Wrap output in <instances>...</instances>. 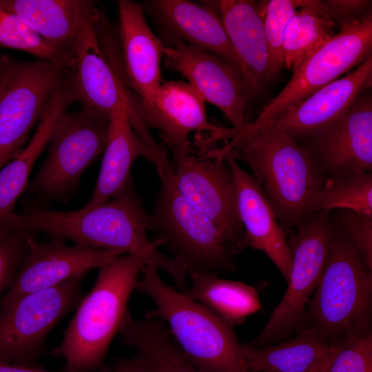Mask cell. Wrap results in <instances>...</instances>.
<instances>
[{"label": "cell", "instance_id": "6da1fadb", "mask_svg": "<svg viewBox=\"0 0 372 372\" xmlns=\"http://www.w3.org/2000/svg\"><path fill=\"white\" fill-rule=\"evenodd\" d=\"M10 219L33 234L41 232L79 246L135 256L145 264L156 265L173 280L182 273L180 265L148 236V214L132 185L118 196L88 209L56 211L25 202L22 210Z\"/></svg>", "mask_w": 372, "mask_h": 372}, {"label": "cell", "instance_id": "7a4b0ae2", "mask_svg": "<svg viewBox=\"0 0 372 372\" xmlns=\"http://www.w3.org/2000/svg\"><path fill=\"white\" fill-rule=\"evenodd\" d=\"M145 264L123 254L99 268L94 287L81 300L61 342L50 351L64 360L65 372L105 371L107 350L119 333Z\"/></svg>", "mask_w": 372, "mask_h": 372}, {"label": "cell", "instance_id": "3957f363", "mask_svg": "<svg viewBox=\"0 0 372 372\" xmlns=\"http://www.w3.org/2000/svg\"><path fill=\"white\" fill-rule=\"evenodd\" d=\"M153 264H145L136 289L147 296L154 309L147 315L167 324L186 358L202 372H250L245 345L212 310L169 285Z\"/></svg>", "mask_w": 372, "mask_h": 372}, {"label": "cell", "instance_id": "277c9868", "mask_svg": "<svg viewBox=\"0 0 372 372\" xmlns=\"http://www.w3.org/2000/svg\"><path fill=\"white\" fill-rule=\"evenodd\" d=\"M225 145L251 168L280 225L291 235L304 216L309 196L326 179L308 152L273 127L237 132Z\"/></svg>", "mask_w": 372, "mask_h": 372}, {"label": "cell", "instance_id": "5b68a950", "mask_svg": "<svg viewBox=\"0 0 372 372\" xmlns=\"http://www.w3.org/2000/svg\"><path fill=\"white\" fill-rule=\"evenodd\" d=\"M372 270L336 226L328 257L307 313L309 327L328 345L371 330Z\"/></svg>", "mask_w": 372, "mask_h": 372}, {"label": "cell", "instance_id": "8992f818", "mask_svg": "<svg viewBox=\"0 0 372 372\" xmlns=\"http://www.w3.org/2000/svg\"><path fill=\"white\" fill-rule=\"evenodd\" d=\"M161 186L148 214V229L156 235L187 273L234 271V254L212 220L178 191L171 169L160 178Z\"/></svg>", "mask_w": 372, "mask_h": 372}, {"label": "cell", "instance_id": "52a82bcc", "mask_svg": "<svg viewBox=\"0 0 372 372\" xmlns=\"http://www.w3.org/2000/svg\"><path fill=\"white\" fill-rule=\"evenodd\" d=\"M110 118L83 108L59 117L48 156L24 191L33 198L30 202L45 206L51 200H70L83 172L103 153Z\"/></svg>", "mask_w": 372, "mask_h": 372}, {"label": "cell", "instance_id": "ba28073f", "mask_svg": "<svg viewBox=\"0 0 372 372\" xmlns=\"http://www.w3.org/2000/svg\"><path fill=\"white\" fill-rule=\"evenodd\" d=\"M72 65V54L57 61H23L6 56L0 83V169L22 150Z\"/></svg>", "mask_w": 372, "mask_h": 372}, {"label": "cell", "instance_id": "9c48e42d", "mask_svg": "<svg viewBox=\"0 0 372 372\" xmlns=\"http://www.w3.org/2000/svg\"><path fill=\"white\" fill-rule=\"evenodd\" d=\"M331 211L306 214L288 245L291 268L288 287L268 321L245 345L263 347L285 338L302 322L305 307L319 282L335 229Z\"/></svg>", "mask_w": 372, "mask_h": 372}, {"label": "cell", "instance_id": "30bf717a", "mask_svg": "<svg viewBox=\"0 0 372 372\" xmlns=\"http://www.w3.org/2000/svg\"><path fill=\"white\" fill-rule=\"evenodd\" d=\"M372 54V14L344 24L326 43L311 54L283 89L246 125L245 132L272 127L275 120L313 92L340 78Z\"/></svg>", "mask_w": 372, "mask_h": 372}, {"label": "cell", "instance_id": "8fae6325", "mask_svg": "<svg viewBox=\"0 0 372 372\" xmlns=\"http://www.w3.org/2000/svg\"><path fill=\"white\" fill-rule=\"evenodd\" d=\"M180 194L214 223L234 255L245 247L232 169L218 148L194 152L190 145H167Z\"/></svg>", "mask_w": 372, "mask_h": 372}, {"label": "cell", "instance_id": "7c38bea8", "mask_svg": "<svg viewBox=\"0 0 372 372\" xmlns=\"http://www.w3.org/2000/svg\"><path fill=\"white\" fill-rule=\"evenodd\" d=\"M84 276L23 296L0 307V362L37 367L49 332L80 302Z\"/></svg>", "mask_w": 372, "mask_h": 372}, {"label": "cell", "instance_id": "4fadbf2b", "mask_svg": "<svg viewBox=\"0 0 372 372\" xmlns=\"http://www.w3.org/2000/svg\"><path fill=\"white\" fill-rule=\"evenodd\" d=\"M99 16L85 28L72 50L70 84L74 101L107 118L114 110L126 109L133 130L142 140L148 141L152 135L141 102L132 95L123 71L112 65L102 48L98 31Z\"/></svg>", "mask_w": 372, "mask_h": 372}, {"label": "cell", "instance_id": "5bb4252c", "mask_svg": "<svg viewBox=\"0 0 372 372\" xmlns=\"http://www.w3.org/2000/svg\"><path fill=\"white\" fill-rule=\"evenodd\" d=\"M165 67L180 74L205 102L218 107L238 132L245 130L250 94L238 66L177 39H161Z\"/></svg>", "mask_w": 372, "mask_h": 372}, {"label": "cell", "instance_id": "9a60e30c", "mask_svg": "<svg viewBox=\"0 0 372 372\" xmlns=\"http://www.w3.org/2000/svg\"><path fill=\"white\" fill-rule=\"evenodd\" d=\"M325 178L372 172V95L362 92L340 117L298 142Z\"/></svg>", "mask_w": 372, "mask_h": 372}, {"label": "cell", "instance_id": "2e32d148", "mask_svg": "<svg viewBox=\"0 0 372 372\" xmlns=\"http://www.w3.org/2000/svg\"><path fill=\"white\" fill-rule=\"evenodd\" d=\"M28 251L15 278L0 300V307L29 293L53 287L112 261L121 254L92 247L68 245L52 238L40 243L28 236Z\"/></svg>", "mask_w": 372, "mask_h": 372}, {"label": "cell", "instance_id": "e0dca14e", "mask_svg": "<svg viewBox=\"0 0 372 372\" xmlns=\"http://www.w3.org/2000/svg\"><path fill=\"white\" fill-rule=\"evenodd\" d=\"M205 101L196 90L183 81H162L143 107L147 125L157 129L166 145H189V135L201 132L203 145L212 139L229 140L236 130L211 124Z\"/></svg>", "mask_w": 372, "mask_h": 372}, {"label": "cell", "instance_id": "ac0fdd59", "mask_svg": "<svg viewBox=\"0 0 372 372\" xmlns=\"http://www.w3.org/2000/svg\"><path fill=\"white\" fill-rule=\"evenodd\" d=\"M218 151L234 174L238 214L245 230V247L264 252L287 282L291 256L287 234L254 176L240 167L225 145Z\"/></svg>", "mask_w": 372, "mask_h": 372}, {"label": "cell", "instance_id": "d6986e66", "mask_svg": "<svg viewBox=\"0 0 372 372\" xmlns=\"http://www.w3.org/2000/svg\"><path fill=\"white\" fill-rule=\"evenodd\" d=\"M143 13L154 19L161 39H177L204 49L239 68L215 1L150 0L140 3Z\"/></svg>", "mask_w": 372, "mask_h": 372}, {"label": "cell", "instance_id": "ffe728a7", "mask_svg": "<svg viewBox=\"0 0 372 372\" xmlns=\"http://www.w3.org/2000/svg\"><path fill=\"white\" fill-rule=\"evenodd\" d=\"M371 86L372 54L342 77L320 88L278 117L272 127L298 143L340 117Z\"/></svg>", "mask_w": 372, "mask_h": 372}, {"label": "cell", "instance_id": "44dd1931", "mask_svg": "<svg viewBox=\"0 0 372 372\" xmlns=\"http://www.w3.org/2000/svg\"><path fill=\"white\" fill-rule=\"evenodd\" d=\"M120 56L126 83L138 94L143 109L161 85L165 45L148 25L140 3L117 1Z\"/></svg>", "mask_w": 372, "mask_h": 372}, {"label": "cell", "instance_id": "7402d4cb", "mask_svg": "<svg viewBox=\"0 0 372 372\" xmlns=\"http://www.w3.org/2000/svg\"><path fill=\"white\" fill-rule=\"evenodd\" d=\"M215 4L250 96L271 83L260 1L220 0Z\"/></svg>", "mask_w": 372, "mask_h": 372}, {"label": "cell", "instance_id": "603a6c76", "mask_svg": "<svg viewBox=\"0 0 372 372\" xmlns=\"http://www.w3.org/2000/svg\"><path fill=\"white\" fill-rule=\"evenodd\" d=\"M95 5L90 0H0V6L63 55L72 54L81 32L99 16Z\"/></svg>", "mask_w": 372, "mask_h": 372}, {"label": "cell", "instance_id": "cb8c5ba5", "mask_svg": "<svg viewBox=\"0 0 372 372\" xmlns=\"http://www.w3.org/2000/svg\"><path fill=\"white\" fill-rule=\"evenodd\" d=\"M73 103L68 75L51 95L28 145L0 169V227L10 221L34 163L49 143L58 119Z\"/></svg>", "mask_w": 372, "mask_h": 372}, {"label": "cell", "instance_id": "d4e9b609", "mask_svg": "<svg viewBox=\"0 0 372 372\" xmlns=\"http://www.w3.org/2000/svg\"><path fill=\"white\" fill-rule=\"evenodd\" d=\"M99 175L90 200L83 208H92L118 196L132 185L131 169L143 156L154 163L153 156L130 125L125 108L110 115L106 145Z\"/></svg>", "mask_w": 372, "mask_h": 372}, {"label": "cell", "instance_id": "484cf974", "mask_svg": "<svg viewBox=\"0 0 372 372\" xmlns=\"http://www.w3.org/2000/svg\"><path fill=\"white\" fill-rule=\"evenodd\" d=\"M245 347V361L250 372H327L341 348L328 345L311 327L273 346Z\"/></svg>", "mask_w": 372, "mask_h": 372}, {"label": "cell", "instance_id": "4316f807", "mask_svg": "<svg viewBox=\"0 0 372 372\" xmlns=\"http://www.w3.org/2000/svg\"><path fill=\"white\" fill-rule=\"evenodd\" d=\"M118 333L123 344L157 372H202L186 358L167 326L157 318L146 314L136 319L128 310Z\"/></svg>", "mask_w": 372, "mask_h": 372}, {"label": "cell", "instance_id": "83f0119b", "mask_svg": "<svg viewBox=\"0 0 372 372\" xmlns=\"http://www.w3.org/2000/svg\"><path fill=\"white\" fill-rule=\"evenodd\" d=\"M190 286L183 292L202 303L229 326L242 324L258 312L260 299L256 289L245 282L219 278L213 273H189Z\"/></svg>", "mask_w": 372, "mask_h": 372}, {"label": "cell", "instance_id": "f1b7e54d", "mask_svg": "<svg viewBox=\"0 0 372 372\" xmlns=\"http://www.w3.org/2000/svg\"><path fill=\"white\" fill-rule=\"evenodd\" d=\"M324 1L304 0L289 20L283 39L284 67L293 72L336 32Z\"/></svg>", "mask_w": 372, "mask_h": 372}, {"label": "cell", "instance_id": "f546056e", "mask_svg": "<svg viewBox=\"0 0 372 372\" xmlns=\"http://www.w3.org/2000/svg\"><path fill=\"white\" fill-rule=\"evenodd\" d=\"M333 209L372 216V172L326 178L309 196L303 214Z\"/></svg>", "mask_w": 372, "mask_h": 372}, {"label": "cell", "instance_id": "4dcf8cb0", "mask_svg": "<svg viewBox=\"0 0 372 372\" xmlns=\"http://www.w3.org/2000/svg\"><path fill=\"white\" fill-rule=\"evenodd\" d=\"M304 1V0L260 1L271 83L284 68L282 44L287 25Z\"/></svg>", "mask_w": 372, "mask_h": 372}, {"label": "cell", "instance_id": "1f68e13d", "mask_svg": "<svg viewBox=\"0 0 372 372\" xmlns=\"http://www.w3.org/2000/svg\"><path fill=\"white\" fill-rule=\"evenodd\" d=\"M0 48L24 51L38 59L57 61L63 55L49 46L17 14L0 6Z\"/></svg>", "mask_w": 372, "mask_h": 372}, {"label": "cell", "instance_id": "d6a6232c", "mask_svg": "<svg viewBox=\"0 0 372 372\" xmlns=\"http://www.w3.org/2000/svg\"><path fill=\"white\" fill-rule=\"evenodd\" d=\"M30 233L11 221L0 227V295L11 286L28 254Z\"/></svg>", "mask_w": 372, "mask_h": 372}, {"label": "cell", "instance_id": "836d02e7", "mask_svg": "<svg viewBox=\"0 0 372 372\" xmlns=\"http://www.w3.org/2000/svg\"><path fill=\"white\" fill-rule=\"evenodd\" d=\"M327 372H372V331L347 339Z\"/></svg>", "mask_w": 372, "mask_h": 372}, {"label": "cell", "instance_id": "e575fe53", "mask_svg": "<svg viewBox=\"0 0 372 372\" xmlns=\"http://www.w3.org/2000/svg\"><path fill=\"white\" fill-rule=\"evenodd\" d=\"M349 236L372 270V216L342 210L334 222Z\"/></svg>", "mask_w": 372, "mask_h": 372}, {"label": "cell", "instance_id": "d590c367", "mask_svg": "<svg viewBox=\"0 0 372 372\" xmlns=\"http://www.w3.org/2000/svg\"><path fill=\"white\" fill-rule=\"evenodd\" d=\"M335 25L340 26L358 20L371 12V1L326 0L324 1Z\"/></svg>", "mask_w": 372, "mask_h": 372}, {"label": "cell", "instance_id": "8d00e7d4", "mask_svg": "<svg viewBox=\"0 0 372 372\" xmlns=\"http://www.w3.org/2000/svg\"><path fill=\"white\" fill-rule=\"evenodd\" d=\"M105 372H157L156 369L145 360L134 355L117 364L112 371Z\"/></svg>", "mask_w": 372, "mask_h": 372}, {"label": "cell", "instance_id": "74e56055", "mask_svg": "<svg viewBox=\"0 0 372 372\" xmlns=\"http://www.w3.org/2000/svg\"><path fill=\"white\" fill-rule=\"evenodd\" d=\"M0 372H57L50 371L39 367H29L0 362Z\"/></svg>", "mask_w": 372, "mask_h": 372}, {"label": "cell", "instance_id": "f35d334b", "mask_svg": "<svg viewBox=\"0 0 372 372\" xmlns=\"http://www.w3.org/2000/svg\"><path fill=\"white\" fill-rule=\"evenodd\" d=\"M6 57V55H4L0 53V83L1 81L4 70H5Z\"/></svg>", "mask_w": 372, "mask_h": 372}]
</instances>
